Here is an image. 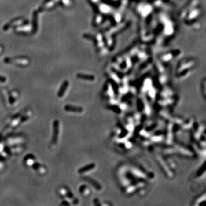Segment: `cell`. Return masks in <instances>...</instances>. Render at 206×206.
Instances as JSON below:
<instances>
[{"label":"cell","instance_id":"6da1fadb","mask_svg":"<svg viewBox=\"0 0 206 206\" xmlns=\"http://www.w3.org/2000/svg\"><path fill=\"white\" fill-rule=\"evenodd\" d=\"M157 156V160L159 162L160 166L161 167L162 170L164 171V173H166L168 177L171 178L172 176V172L170 170V168H169L168 166H167V163H166V161H164V159L161 158V157L159 156V155Z\"/></svg>","mask_w":206,"mask_h":206},{"label":"cell","instance_id":"7a4b0ae2","mask_svg":"<svg viewBox=\"0 0 206 206\" xmlns=\"http://www.w3.org/2000/svg\"><path fill=\"white\" fill-rule=\"evenodd\" d=\"M58 132H59V122L58 120H54L53 123V135L51 143L56 145L58 141Z\"/></svg>","mask_w":206,"mask_h":206},{"label":"cell","instance_id":"3957f363","mask_svg":"<svg viewBox=\"0 0 206 206\" xmlns=\"http://www.w3.org/2000/svg\"><path fill=\"white\" fill-rule=\"evenodd\" d=\"M6 63H15L17 65H27L29 63L28 59L23 57H17L15 58H6L4 60Z\"/></svg>","mask_w":206,"mask_h":206},{"label":"cell","instance_id":"277c9868","mask_svg":"<svg viewBox=\"0 0 206 206\" xmlns=\"http://www.w3.org/2000/svg\"><path fill=\"white\" fill-rule=\"evenodd\" d=\"M173 126L172 124V123H169L168 124V127H167V133H166V143L168 145L171 144L173 143V132H174V130H173Z\"/></svg>","mask_w":206,"mask_h":206},{"label":"cell","instance_id":"5b68a950","mask_svg":"<svg viewBox=\"0 0 206 206\" xmlns=\"http://www.w3.org/2000/svg\"><path fill=\"white\" fill-rule=\"evenodd\" d=\"M176 151L179 153V154L183 156L191 157L193 155V153L191 152L188 148H186L180 145H176Z\"/></svg>","mask_w":206,"mask_h":206},{"label":"cell","instance_id":"8992f818","mask_svg":"<svg viewBox=\"0 0 206 206\" xmlns=\"http://www.w3.org/2000/svg\"><path fill=\"white\" fill-rule=\"evenodd\" d=\"M24 141V138L21 136H12L10 138H8L6 140V143L8 145H13L17 144L22 143Z\"/></svg>","mask_w":206,"mask_h":206},{"label":"cell","instance_id":"52a82bcc","mask_svg":"<svg viewBox=\"0 0 206 206\" xmlns=\"http://www.w3.org/2000/svg\"><path fill=\"white\" fill-rule=\"evenodd\" d=\"M83 179L85 180V182L89 183L97 191H100L101 189V186L100 184L97 182L96 180L93 179L92 178H90V177H84L83 178Z\"/></svg>","mask_w":206,"mask_h":206},{"label":"cell","instance_id":"ba28073f","mask_svg":"<svg viewBox=\"0 0 206 206\" xmlns=\"http://www.w3.org/2000/svg\"><path fill=\"white\" fill-rule=\"evenodd\" d=\"M65 111L72 113H81L83 112V108L80 107L72 106L71 105H66L64 107Z\"/></svg>","mask_w":206,"mask_h":206},{"label":"cell","instance_id":"9c48e42d","mask_svg":"<svg viewBox=\"0 0 206 206\" xmlns=\"http://www.w3.org/2000/svg\"><path fill=\"white\" fill-rule=\"evenodd\" d=\"M144 186V183H140L133 184H131L128 188H126L125 193H127L128 195L134 193L137 189H138V187H142Z\"/></svg>","mask_w":206,"mask_h":206},{"label":"cell","instance_id":"30bf717a","mask_svg":"<svg viewBox=\"0 0 206 206\" xmlns=\"http://www.w3.org/2000/svg\"><path fill=\"white\" fill-rule=\"evenodd\" d=\"M95 167H96L95 164H94V163H90V164L86 165V166H84V167L80 168L79 170V171H78V172L80 174H83L86 173V172H89L90 171L93 170L95 168Z\"/></svg>","mask_w":206,"mask_h":206},{"label":"cell","instance_id":"8fae6325","mask_svg":"<svg viewBox=\"0 0 206 206\" xmlns=\"http://www.w3.org/2000/svg\"><path fill=\"white\" fill-rule=\"evenodd\" d=\"M68 85H69V83L67 81H65L63 82V84L61 86L60 90H58V94H57L58 97H63V96L65 94L67 90Z\"/></svg>","mask_w":206,"mask_h":206},{"label":"cell","instance_id":"7c38bea8","mask_svg":"<svg viewBox=\"0 0 206 206\" xmlns=\"http://www.w3.org/2000/svg\"><path fill=\"white\" fill-rule=\"evenodd\" d=\"M54 4H55L54 2L52 0H49V1H45V2L41 6L40 10H45L50 9L53 7Z\"/></svg>","mask_w":206,"mask_h":206},{"label":"cell","instance_id":"4fadbf2b","mask_svg":"<svg viewBox=\"0 0 206 206\" xmlns=\"http://www.w3.org/2000/svg\"><path fill=\"white\" fill-rule=\"evenodd\" d=\"M31 167L33 168V170L37 171L40 174H44L46 172L45 168L44 166H41L40 164L38 163H35Z\"/></svg>","mask_w":206,"mask_h":206},{"label":"cell","instance_id":"5bb4252c","mask_svg":"<svg viewBox=\"0 0 206 206\" xmlns=\"http://www.w3.org/2000/svg\"><path fill=\"white\" fill-rule=\"evenodd\" d=\"M35 163V157L31 155H27L24 159L25 164L26 166H28V167H30V166L31 167Z\"/></svg>","mask_w":206,"mask_h":206},{"label":"cell","instance_id":"9a60e30c","mask_svg":"<svg viewBox=\"0 0 206 206\" xmlns=\"http://www.w3.org/2000/svg\"><path fill=\"white\" fill-rule=\"evenodd\" d=\"M22 22H24V20L23 19H17V20H13L11 23H9V24H7L5 27H4V30L7 31L8 29L10 28V27L17 25L18 24H20Z\"/></svg>","mask_w":206,"mask_h":206},{"label":"cell","instance_id":"2e32d148","mask_svg":"<svg viewBox=\"0 0 206 206\" xmlns=\"http://www.w3.org/2000/svg\"><path fill=\"white\" fill-rule=\"evenodd\" d=\"M79 191H80V193L81 195H83L85 197L88 196L90 195V189L85 185H83V186H81L80 189H79Z\"/></svg>","mask_w":206,"mask_h":206},{"label":"cell","instance_id":"e0dca14e","mask_svg":"<svg viewBox=\"0 0 206 206\" xmlns=\"http://www.w3.org/2000/svg\"><path fill=\"white\" fill-rule=\"evenodd\" d=\"M31 29V26L29 25H24V27H21V28H17L16 29V31L17 33H28V31H30Z\"/></svg>","mask_w":206,"mask_h":206},{"label":"cell","instance_id":"ac0fdd59","mask_svg":"<svg viewBox=\"0 0 206 206\" xmlns=\"http://www.w3.org/2000/svg\"><path fill=\"white\" fill-rule=\"evenodd\" d=\"M193 125V121L192 119H189L184 123L182 127L184 130H188L190 128H192Z\"/></svg>","mask_w":206,"mask_h":206},{"label":"cell","instance_id":"d6986e66","mask_svg":"<svg viewBox=\"0 0 206 206\" xmlns=\"http://www.w3.org/2000/svg\"><path fill=\"white\" fill-rule=\"evenodd\" d=\"M77 77L79 79L85 80L92 81L94 80V77L90 75H85L83 74H79L77 75Z\"/></svg>","mask_w":206,"mask_h":206},{"label":"cell","instance_id":"ffe728a7","mask_svg":"<svg viewBox=\"0 0 206 206\" xmlns=\"http://www.w3.org/2000/svg\"><path fill=\"white\" fill-rule=\"evenodd\" d=\"M6 80V78L4 77L1 76H0V83H4Z\"/></svg>","mask_w":206,"mask_h":206},{"label":"cell","instance_id":"44dd1931","mask_svg":"<svg viewBox=\"0 0 206 206\" xmlns=\"http://www.w3.org/2000/svg\"><path fill=\"white\" fill-rule=\"evenodd\" d=\"M61 205L62 206H69L70 204L69 202H67V201H63V203L61 204Z\"/></svg>","mask_w":206,"mask_h":206}]
</instances>
